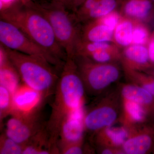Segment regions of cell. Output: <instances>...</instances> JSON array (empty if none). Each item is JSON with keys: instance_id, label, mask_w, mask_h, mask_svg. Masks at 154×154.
<instances>
[{"instance_id": "obj_4", "label": "cell", "mask_w": 154, "mask_h": 154, "mask_svg": "<svg viewBox=\"0 0 154 154\" xmlns=\"http://www.w3.org/2000/svg\"><path fill=\"white\" fill-rule=\"evenodd\" d=\"M26 3L47 19L67 57H73L80 37L81 25L74 14L62 3L54 0L50 2L33 0Z\"/></svg>"}, {"instance_id": "obj_11", "label": "cell", "mask_w": 154, "mask_h": 154, "mask_svg": "<svg viewBox=\"0 0 154 154\" xmlns=\"http://www.w3.org/2000/svg\"><path fill=\"white\" fill-rule=\"evenodd\" d=\"M12 115H29L39 112L45 100L42 94L25 84L20 85L13 94Z\"/></svg>"}, {"instance_id": "obj_2", "label": "cell", "mask_w": 154, "mask_h": 154, "mask_svg": "<svg viewBox=\"0 0 154 154\" xmlns=\"http://www.w3.org/2000/svg\"><path fill=\"white\" fill-rule=\"evenodd\" d=\"M1 18L15 25L59 60L63 62L66 60V53L58 42L47 19L26 3L5 8L1 11Z\"/></svg>"}, {"instance_id": "obj_24", "label": "cell", "mask_w": 154, "mask_h": 154, "mask_svg": "<svg viewBox=\"0 0 154 154\" xmlns=\"http://www.w3.org/2000/svg\"><path fill=\"white\" fill-rule=\"evenodd\" d=\"M14 111L13 94L8 89L0 85V122L2 125L3 120L12 115Z\"/></svg>"}, {"instance_id": "obj_27", "label": "cell", "mask_w": 154, "mask_h": 154, "mask_svg": "<svg viewBox=\"0 0 154 154\" xmlns=\"http://www.w3.org/2000/svg\"><path fill=\"white\" fill-rule=\"evenodd\" d=\"M84 146V140L70 144L59 148L60 154H82L88 152Z\"/></svg>"}, {"instance_id": "obj_33", "label": "cell", "mask_w": 154, "mask_h": 154, "mask_svg": "<svg viewBox=\"0 0 154 154\" xmlns=\"http://www.w3.org/2000/svg\"><path fill=\"white\" fill-rule=\"evenodd\" d=\"M54 1H56V2H59L62 3L64 5V3L65 0H54Z\"/></svg>"}, {"instance_id": "obj_32", "label": "cell", "mask_w": 154, "mask_h": 154, "mask_svg": "<svg viewBox=\"0 0 154 154\" xmlns=\"http://www.w3.org/2000/svg\"><path fill=\"white\" fill-rule=\"evenodd\" d=\"M145 72L149 74L152 75V76L154 77V67L152 68L149 69V70H147Z\"/></svg>"}, {"instance_id": "obj_6", "label": "cell", "mask_w": 154, "mask_h": 154, "mask_svg": "<svg viewBox=\"0 0 154 154\" xmlns=\"http://www.w3.org/2000/svg\"><path fill=\"white\" fill-rule=\"evenodd\" d=\"M0 41L4 47L43 59L59 71H61L64 64L30 39L15 25L2 19L0 21Z\"/></svg>"}, {"instance_id": "obj_8", "label": "cell", "mask_w": 154, "mask_h": 154, "mask_svg": "<svg viewBox=\"0 0 154 154\" xmlns=\"http://www.w3.org/2000/svg\"><path fill=\"white\" fill-rule=\"evenodd\" d=\"M39 112L29 115H12L6 124L5 133L18 143L25 145L30 139L44 128Z\"/></svg>"}, {"instance_id": "obj_14", "label": "cell", "mask_w": 154, "mask_h": 154, "mask_svg": "<svg viewBox=\"0 0 154 154\" xmlns=\"http://www.w3.org/2000/svg\"><path fill=\"white\" fill-rule=\"evenodd\" d=\"M122 68L145 72L153 67L150 61L146 45L131 44L121 51Z\"/></svg>"}, {"instance_id": "obj_21", "label": "cell", "mask_w": 154, "mask_h": 154, "mask_svg": "<svg viewBox=\"0 0 154 154\" xmlns=\"http://www.w3.org/2000/svg\"><path fill=\"white\" fill-rule=\"evenodd\" d=\"M134 22L122 17L113 31V42L120 48L131 44Z\"/></svg>"}, {"instance_id": "obj_1", "label": "cell", "mask_w": 154, "mask_h": 154, "mask_svg": "<svg viewBox=\"0 0 154 154\" xmlns=\"http://www.w3.org/2000/svg\"><path fill=\"white\" fill-rule=\"evenodd\" d=\"M85 89L73 57H67L60 72L51 104V110L45 128L51 147L60 154L57 143L60 130L69 116L83 110Z\"/></svg>"}, {"instance_id": "obj_17", "label": "cell", "mask_w": 154, "mask_h": 154, "mask_svg": "<svg viewBox=\"0 0 154 154\" xmlns=\"http://www.w3.org/2000/svg\"><path fill=\"white\" fill-rule=\"evenodd\" d=\"M127 135V130L124 127L110 126L99 131L93 135V136L94 143L100 149L122 148Z\"/></svg>"}, {"instance_id": "obj_31", "label": "cell", "mask_w": 154, "mask_h": 154, "mask_svg": "<svg viewBox=\"0 0 154 154\" xmlns=\"http://www.w3.org/2000/svg\"><path fill=\"white\" fill-rule=\"evenodd\" d=\"M100 153L102 154H124V151L122 148H107L99 149Z\"/></svg>"}, {"instance_id": "obj_20", "label": "cell", "mask_w": 154, "mask_h": 154, "mask_svg": "<svg viewBox=\"0 0 154 154\" xmlns=\"http://www.w3.org/2000/svg\"><path fill=\"white\" fill-rule=\"evenodd\" d=\"M122 0H99L79 20L80 24L99 19L118 10Z\"/></svg>"}, {"instance_id": "obj_18", "label": "cell", "mask_w": 154, "mask_h": 154, "mask_svg": "<svg viewBox=\"0 0 154 154\" xmlns=\"http://www.w3.org/2000/svg\"><path fill=\"white\" fill-rule=\"evenodd\" d=\"M121 98V110L119 119L122 126L128 128L147 122L150 119L145 110L137 103Z\"/></svg>"}, {"instance_id": "obj_16", "label": "cell", "mask_w": 154, "mask_h": 154, "mask_svg": "<svg viewBox=\"0 0 154 154\" xmlns=\"http://www.w3.org/2000/svg\"><path fill=\"white\" fill-rule=\"evenodd\" d=\"M113 31L99 18L81 25L80 38L90 42H113Z\"/></svg>"}, {"instance_id": "obj_15", "label": "cell", "mask_w": 154, "mask_h": 154, "mask_svg": "<svg viewBox=\"0 0 154 154\" xmlns=\"http://www.w3.org/2000/svg\"><path fill=\"white\" fill-rule=\"evenodd\" d=\"M120 97L141 106L150 118L154 117V96L141 87L131 83L123 84L119 90Z\"/></svg>"}, {"instance_id": "obj_19", "label": "cell", "mask_w": 154, "mask_h": 154, "mask_svg": "<svg viewBox=\"0 0 154 154\" xmlns=\"http://www.w3.org/2000/svg\"><path fill=\"white\" fill-rule=\"evenodd\" d=\"M0 62V85L7 88L13 94L20 85L21 79L2 45Z\"/></svg>"}, {"instance_id": "obj_22", "label": "cell", "mask_w": 154, "mask_h": 154, "mask_svg": "<svg viewBox=\"0 0 154 154\" xmlns=\"http://www.w3.org/2000/svg\"><path fill=\"white\" fill-rule=\"evenodd\" d=\"M54 154L49 143L45 127L30 139L25 145L23 154Z\"/></svg>"}, {"instance_id": "obj_13", "label": "cell", "mask_w": 154, "mask_h": 154, "mask_svg": "<svg viewBox=\"0 0 154 154\" xmlns=\"http://www.w3.org/2000/svg\"><path fill=\"white\" fill-rule=\"evenodd\" d=\"M119 11L122 17L147 24L154 18V3L152 0H122Z\"/></svg>"}, {"instance_id": "obj_7", "label": "cell", "mask_w": 154, "mask_h": 154, "mask_svg": "<svg viewBox=\"0 0 154 154\" xmlns=\"http://www.w3.org/2000/svg\"><path fill=\"white\" fill-rule=\"evenodd\" d=\"M119 96V93L111 92L84 112L83 122L85 131L94 135L119 119L121 110Z\"/></svg>"}, {"instance_id": "obj_30", "label": "cell", "mask_w": 154, "mask_h": 154, "mask_svg": "<svg viewBox=\"0 0 154 154\" xmlns=\"http://www.w3.org/2000/svg\"><path fill=\"white\" fill-rule=\"evenodd\" d=\"M148 51L150 61L153 67H154V31L152 32L148 42L146 45Z\"/></svg>"}, {"instance_id": "obj_5", "label": "cell", "mask_w": 154, "mask_h": 154, "mask_svg": "<svg viewBox=\"0 0 154 154\" xmlns=\"http://www.w3.org/2000/svg\"><path fill=\"white\" fill-rule=\"evenodd\" d=\"M74 59L86 92L96 96L117 81L121 74L117 63H99L75 56Z\"/></svg>"}, {"instance_id": "obj_29", "label": "cell", "mask_w": 154, "mask_h": 154, "mask_svg": "<svg viewBox=\"0 0 154 154\" xmlns=\"http://www.w3.org/2000/svg\"><path fill=\"white\" fill-rule=\"evenodd\" d=\"M85 1L86 0H65L64 5L69 11L74 14Z\"/></svg>"}, {"instance_id": "obj_3", "label": "cell", "mask_w": 154, "mask_h": 154, "mask_svg": "<svg viewBox=\"0 0 154 154\" xmlns=\"http://www.w3.org/2000/svg\"><path fill=\"white\" fill-rule=\"evenodd\" d=\"M2 46L25 85L42 94L45 99L54 94L60 76L55 67L41 58Z\"/></svg>"}, {"instance_id": "obj_34", "label": "cell", "mask_w": 154, "mask_h": 154, "mask_svg": "<svg viewBox=\"0 0 154 154\" xmlns=\"http://www.w3.org/2000/svg\"><path fill=\"white\" fill-rule=\"evenodd\" d=\"M2 1H3V2H10V1H11V0H2Z\"/></svg>"}, {"instance_id": "obj_10", "label": "cell", "mask_w": 154, "mask_h": 154, "mask_svg": "<svg viewBox=\"0 0 154 154\" xmlns=\"http://www.w3.org/2000/svg\"><path fill=\"white\" fill-rule=\"evenodd\" d=\"M75 55L99 63H118L121 59L120 48L113 42H90L80 39Z\"/></svg>"}, {"instance_id": "obj_12", "label": "cell", "mask_w": 154, "mask_h": 154, "mask_svg": "<svg viewBox=\"0 0 154 154\" xmlns=\"http://www.w3.org/2000/svg\"><path fill=\"white\" fill-rule=\"evenodd\" d=\"M84 112H76L67 117L60 130L57 146L59 148L70 144L84 140L85 130L83 122Z\"/></svg>"}, {"instance_id": "obj_26", "label": "cell", "mask_w": 154, "mask_h": 154, "mask_svg": "<svg viewBox=\"0 0 154 154\" xmlns=\"http://www.w3.org/2000/svg\"><path fill=\"white\" fill-rule=\"evenodd\" d=\"M151 33L146 24L134 22L131 44L146 45Z\"/></svg>"}, {"instance_id": "obj_35", "label": "cell", "mask_w": 154, "mask_h": 154, "mask_svg": "<svg viewBox=\"0 0 154 154\" xmlns=\"http://www.w3.org/2000/svg\"><path fill=\"white\" fill-rule=\"evenodd\" d=\"M152 152H153V153L154 154V147L153 149Z\"/></svg>"}, {"instance_id": "obj_9", "label": "cell", "mask_w": 154, "mask_h": 154, "mask_svg": "<svg viewBox=\"0 0 154 154\" xmlns=\"http://www.w3.org/2000/svg\"><path fill=\"white\" fill-rule=\"evenodd\" d=\"M126 128L127 137L122 146L125 153L146 154L152 152L154 124L145 122Z\"/></svg>"}, {"instance_id": "obj_23", "label": "cell", "mask_w": 154, "mask_h": 154, "mask_svg": "<svg viewBox=\"0 0 154 154\" xmlns=\"http://www.w3.org/2000/svg\"><path fill=\"white\" fill-rule=\"evenodd\" d=\"M128 83L141 87L154 96V77L145 72L122 68Z\"/></svg>"}, {"instance_id": "obj_28", "label": "cell", "mask_w": 154, "mask_h": 154, "mask_svg": "<svg viewBox=\"0 0 154 154\" xmlns=\"http://www.w3.org/2000/svg\"><path fill=\"white\" fill-rule=\"evenodd\" d=\"M99 1V0H86L84 4L74 13L75 17L78 22L79 19Z\"/></svg>"}, {"instance_id": "obj_25", "label": "cell", "mask_w": 154, "mask_h": 154, "mask_svg": "<svg viewBox=\"0 0 154 154\" xmlns=\"http://www.w3.org/2000/svg\"><path fill=\"white\" fill-rule=\"evenodd\" d=\"M25 146L10 138L4 132L0 136V154H23Z\"/></svg>"}, {"instance_id": "obj_36", "label": "cell", "mask_w": 154, "mask_h": 154, "mask_svg": "<svg viewBox=\"0 0 154 154\" xmlns=\"http://www.w3.org/2000/svg\"><path fill=\"white\" fill-rule=\"evenodd\" d=\"M152 1L154 3V0H152Z\"/></svg>"}]
</instances>
